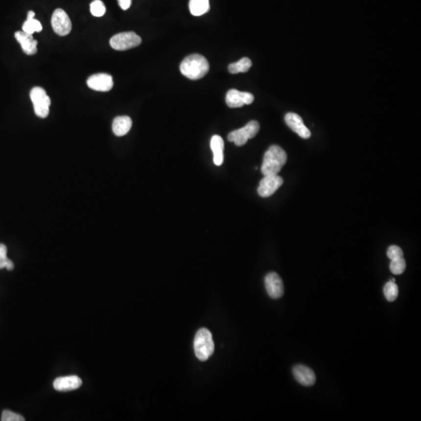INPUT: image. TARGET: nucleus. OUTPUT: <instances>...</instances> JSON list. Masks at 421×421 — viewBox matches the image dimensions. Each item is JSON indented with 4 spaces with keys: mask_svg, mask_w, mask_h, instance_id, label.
Instances as JSON below:
<instances>
[{
    "mask_svg": "<svg viewBox=\"0 0 421 421\" xmlns=\"http://www.w3.org/2000/svg\"><path fill=\"white\" fill-rule=\"evenodd\" d=\"M53 31L60 36L69 35L72 30V23L69 16L62 9H56L53 12L51 20Z\"/></svg>",
    "mask_w": 421,
    "mask_h": 421,
    "instance_id": "nucleus-7",
    "label": "nucleus"
},
{
    "mask_svg": "<svg viewBox=\"0 0 421 421\" xmlns=\"http://www.w3.org/2000/svg\"><path fill=\"white\" fill-rule=\"evenodd\" d=\"M209 70V63L206 58L199 54H192L183 60L180 71L187 78L196 81L205 77Z\"/></svg>",
    "mask_w": 421,
    "mask_h": 421,
    "instance_id": "nucleus-1",
    "label": "nucleus"
},
{
    "mask_svg": "<svg viewBox=\"0 0 421 421\" xmlns=\"http://www.w3.org/2000/svg\"><path fill=\"white\" fill-rule=\"evenodd\" d=\"M0 256L7 257V247L2 243H0Z\"/></svg>",
    "mask_w": 421,
    "mask_h": 421,
    "instance_id": "nucleus-28",
    "label": "nucleus"
},
{
    "mask_svg": "<svg viewBox=\"0 0 421 421\" xmlns=\"http://www.w3.org/2000/svg\"><path fill=\"white\" fill-rule=\"evenodd\" d=\"M2 421H23L24 418L20 414H16L10 410H4L2 414Z\"/></svg>",
    "mask_w": 421,
    "mask_h": 421,
    "instance_id": "nucleus-25",
    "label": "nucleus"
},
{
    "mask_svg": "<svg viewBox=\"0 0 421 421\" xmlns=\"http://www.w3.org/2000/svg\"><path fill=\"white\" fill-rule=\"evenodd\" d=\"M4 268H6L7 270L12 271L14 268V264L8 257L0 256V269Z\"/></svg>",
    "mask_w": 421,
    "mask_h": 421,
    "instance_id": "nucleus-26",
    "label": "nucleus"
},
{
    "mask_svg": "<svg viewBox=\"0 0 421 421\" xmlns=\"http://www.w3.org/2000/svg\"><path fill=\"white\" fill-rule=\"evenodd\" d=\"M406 263L403 257L392 260L390 263V270L394 275H401L406 270Z\"/></svg>",
    "mask_w": 421,
    "mask_h": 421,
    "instance_id": "nucleus-22",
    "label": "nucleus"
},
{
    "mask_svg": "<svg viewBox=\"0 0 421 421\" xmlns=\"http://www.w3.org/2000/svg\"><path fill=\"white\" fill-rule=\"evenodd\" d=\"M90 10L92 15L100 18L105 14L106 9L101 0H94L91 3Z\"/></svg>",
    "mask_w": 421,
    "mask_h": 421,
    "instance_id": "nucleus-23",
    "label": "nucleus"
},
{
    "mask_svg": "<svg viewBox=\"0 0 421 421\" xmlns=\"http://www.w3.org/2000/svg\"><path fill=\"white\" fill-rule=\"evenodd\" d=\"M110 46L113 49L125 51L135 48L141 43V39L133 31L119 33L110 39Z\"/></svg>",
    "mask_w": 421,
    "mask_h": 421,
    "instance_id": "nucleus-6",
    "label": "nucleus"
},
{
    "mask_svg": "<svg viewBox=\"0 0 421 421\" xmlns=\"http://www.w3.org/2000/svg\"><path fill=\"white\" fill-rule=\"evenodd\" d=\"M82 385V380L78 376L70 375L60 377L54 381L53 387L58 392H70L79 389Z\"/></svg>",
    "mask_w": 421,
    "mask_h": 421,
    "instance_id": "nucleus-13",
    "label": "nucleus"
},
{
    "mask_svg": "<svg viewBox=\"0 0 421 421\" xmlns=\"http://www.w3.org/2000/svg\"><path fill=\"white\" fill-rule=\"evenodd\" d=\"M260 130V125L258 122L255 120L251 121L243 128L234 130L228 135V140L234 142L236 146L244 145L247 140L255 138Z\"/></svg>",
    "mask_w": 421,
    "mask_h": 421,
    "instance_id": "nucleus-5",
    "label": "nucleus"
},
{
    "mask_svg": "<svg viewBox=\"0 0 421 421\" xmlns=\"http://www.w3.org/2000/svg\"><path fill=\"white\" fill-rule=\"evenodd\" d=\"M387 255L391 260L403 257V251L398 246H391L387 251Z\"/></svg>",
    "mask_w": 421,
    "mask_h": 421,
    "instance_id": "nucleus-24",
    "label": "nucleus"
},
{
    "mask_svg": "<svg viewBox=\"0 0 421 421\" xmlns=\"http://www.w3.org/2000/svg\"><path fill=\"white\" fill-rule=\"evenodd\" d=\"M30 98L34 105L35 114L40 118L48 117L51 100L46 91L40 87H35L31 91Z\"/></svg>",
    "mask_w": 421,
    "mask_h": 421,
    "instance_id": "nucleus-4",
    "label": "nucleus"
},
{
    "mask_svg": "<svg viewBox=\"0 0 421 421\" xmlns=\"http://www.w3.org/2000/svg\"><path fill=\"white\" fill-rule=\"evenodd\" d=\"M252 66V62L249 58H242L241 60L236 63H231L229 65L228 69L232 74L239 73H246L249 70Z\"/></svg>",
    "mask_w": 421,
    "mask_h": 421,
    "instance_id": "nucleus-20",
    "label": "nucleus"
},
{
    "mask_svg": "<svg viewBox=\"0 0 421 421\" xmlns=\"http://www.w3.org/2000/svg\"><path fill=\"white\" fill-rule=\"evenodd\" d=\"M88 86L92 90L98 92H109L113 87L111 75L107 73H97L92 75L87 81Z\"/></svg>",
    "mask_w": 421,
    "mask_h": 421,
    "instance_id": "nucleus-11",
    "label": "nucleus"
},
{
    "mask_svg": "<svg viewBox=\"0 0 421 421\" xmlns=\"http://www.w3.org/2000/svg\"><path fill=\"white\" fill-rule=\"evenodd\" d=\"M14 36L17 41L19 42L21 48L25 54H27L28 56H32L36 53L38 42L34 39L32 35L27 34L23 31H17Z\"/></svg>",
    "mask_w": 421,
    "mask_h": 421,
    "instance_id": "nucleus-15",
    "label": "nucleus"
},
{
    "mask_svg": "<svg viewBox=\"0 0 421 421\" xmlns=\"http://www.w3.org/2000/svg\"><path fill=\"white\" fill-rule=\"evenodd\" d=\"M189 9L190 14L195 17L204 15L209 11V0H189Z\"/></svg>",
    "mask_w": 421,
    "mask_h": 421,
    "instance_id": "nucleus-19",
    "label": "nucleus"
},
{
    "mask_svg": "<svg viewBox=\"0 0 421 421\" xmlns=\"http://www.w3.org/2000/svg\"><path fill=\"white\" fill-rule=\"evenodd\" d=\"M287 161V155L281 147L272 145L265 152L261 165L264 176L278 175Z\"/></svg>",
    "mask_w": 421,
    "mask_h": 421,
    "instance_id": "nucleus-2",
    "label": "nucleus"
},
{
    "mask_svg": "<svg viewBox=\"0 0 421 421\" xmlns=\"http://www.w3.org/2000/svg\"><path fill=\"white\" fill-rule=\"evenodd\" d=\"M210 148L212 151L213 155H214V165H222L224 160V155H223V151H224V141L223 139L218 135H214L210 139Z\"/></svg>",
    "mask_w": 421,
    "mask_h": 421,
    "instance_id": "nucleus-16",
    "label": "nucleus"
},
{
    "mask_svg": "<svg viewBox=\"0 0 421 421\" xmlns=\"http://www.w3.org/2000/svg\"><path fill=\"white\" fill-rule=\"evenodd\" d=\"M283 184V180L281 176L278 175H267L260 180L257 193L261 197H271L276 193L280 187Z\"/></svg>",
    "mask_w": 421,
    "mask_h": 421,
    "instance_id": "nucleus-8",
    "label": "nucleus"
},
{
    "mask_svg": "<svg viewBox=\"0 0 421 421\" xmlns=\"http://www.w3.org/2000/svg\"><path fill=\"white\" fill-rule=\"evenodd\" d=\"M293 376L301 385L312 386L316 381V376L313 370L304 365L295 366L293 368Z\"/></svg>",
    "mask_w": 421,
    "mask_h": 421,
    "instance_id": "nucleus-14",
    "label": "nucleus"
},
{
    "mask_svg": "<svg viewBox=\"0 0 421 421\" xmlns=\"http://www.w3.org/2000/svg\"><path fill=\"white\" fill-rule=\"evenodd\" d=\"M255 97L249 92H242L231 89L226 94V102L230 108L242 107L244 105H251Z\"/></svg>",
    "mask_w": 421,
    "mask_h": 421,
    "instance_id": "nucleus-9",
    "label": "nucleus"
},
{
    "mask_svg": "<svg viewBox=\"0 0 421 421\" xmlns=\"http://www.w3.org/2000/svg\"><path fill=\"white\" fill-rule=\"evenodd\" d=\"M285 123L289 128L304 139H308L311 135L309 129L305 126L302 118L296 113H289L285 117Z\"/></svg>",
    "mask_w": 421,
    "mask_h": 421,
    "instance_id": "nucleus-12",
    "label": "nucleus"
},
{
    "mask_svg": "<svg viewBox=\"0 0 421 421\" xmlns=\"http://www.w3.org/2000/svg\"><path fill=\"white\" fill-rule=\"evenodd\" d=\"M267 293L272 299H279L284 293V285L280 276L276 272L268 273L264 279Z\"/></svg>",
    "mask_w": 421,
    "mask_h": 421,
    "instance_id": "nucleus-10",
    "label": "nucleus"
},
{
    "mask_svg": "<svg viewBox=\"0 0 421 421\" xmlns=\"http://www.w3.org/2000/svg\"><path fill=\"white\" fill-rule=\"evenodd\" d=\"M131 2H132V0H118L119 6L123 10H128L131 6Z\"/></svg>",
    "mask_w": 421,
    "mask_h": 421,
    "instance_id": "nucleus-27",
    "label": "nucleus"
},
{
    "mask_svg": "<svg viewBox=\"0 0 421 421\" xmlns=\"http://www.w3.org/2000/svg\"><path fill=\"white\" fill-rule=\"evenodd\" d=\"M132 126V119L126 116L116 117L113 123V131L115 135L122 137L130 131Z\"/></svg>",
    "mask_w": 421,
    "mask_h": 421,
    "instance_id": "nucleus-17",
    "label": "nucleus"
},
{
    "mask_svg": "<svg viewBox=\"0 0 421 421\" xmlns=\"http://www.w3.org/2000/svg\"><path fill=\"white\" fill-rule=\"evenodd\" d=\"M384 294L387 301L389 302L396 301L398 296V285L395 283V281H388L384 287Z\"/></svg>",
    "mask_w": 421,
    "mask_h": 421,
    "instance_id": "nucleus-21",
    "label": "nucleus"
},
{
    "mask_svg": "<svg viewBox=\"0 0 421 421\" xmlns=\"http://www.w3.org/2000/svg\"><path fill=\"white\" fill-rule=\"evenodd\" d=\"M193 348L196 356L201 361L207 360L214 350V342L210 331L207 328H201L196 333L193 341Z\"/></svg>",
    "mask_w": 421,
    "mask_h": 421,
    "instance_id": "nucleus-3",
    "label": "nucleus"
},
{
    "mask_svg": "<svg viewBox=\"0 0 421 421\" xmlns=\"http://www.w3.org/2000/svg\"><path fill=\"white\" fill-rule=\"evenodd\" d=\"M35 13L29 11L27 18L23 23L22 31L27 34L33 35L35 32H40L42 31V25L38 20L35 19Z\"/></svg>",
    "mask_w": 421,
    "mask_h": 421,
    "instance_id": "nucleus-18",
    "label": "nucleus"
}]
</instances>
